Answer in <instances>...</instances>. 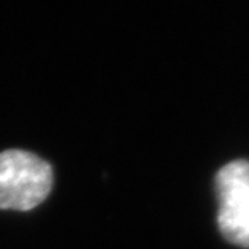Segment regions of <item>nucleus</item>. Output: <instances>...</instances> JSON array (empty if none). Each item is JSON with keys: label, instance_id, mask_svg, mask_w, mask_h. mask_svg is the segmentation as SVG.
I'll return each mask as SVG.
<instances>
[{"label": "nucleus", "instance_id": "2", "mask_svg": "<svg viewBox=\"0 0 249 249\" xmlns=\"http://www.w3.org/2000/svg\"><path fill=\"white\" fill-rule=\"evenodd\" d=\"M217 226L223 238L249 249V160H235L216 173Z\"/></svg>", "mask_w": 249, "mask_h": 249}, {"label": "nucleus", "instance_id": "1", "mask_svg": "<svg viewBox=\"0 0 249 249\" xmlns=\"http://www.w3.org/2000/svg\"><path fill=\"white\" fill-rule=\"evenodd\" d=\"M53 170L45 160L21 150L0 152V209L27 212L45 201Z\"/></svg>", "mask_w": 249, "mask_h": 249}]
</instances>
